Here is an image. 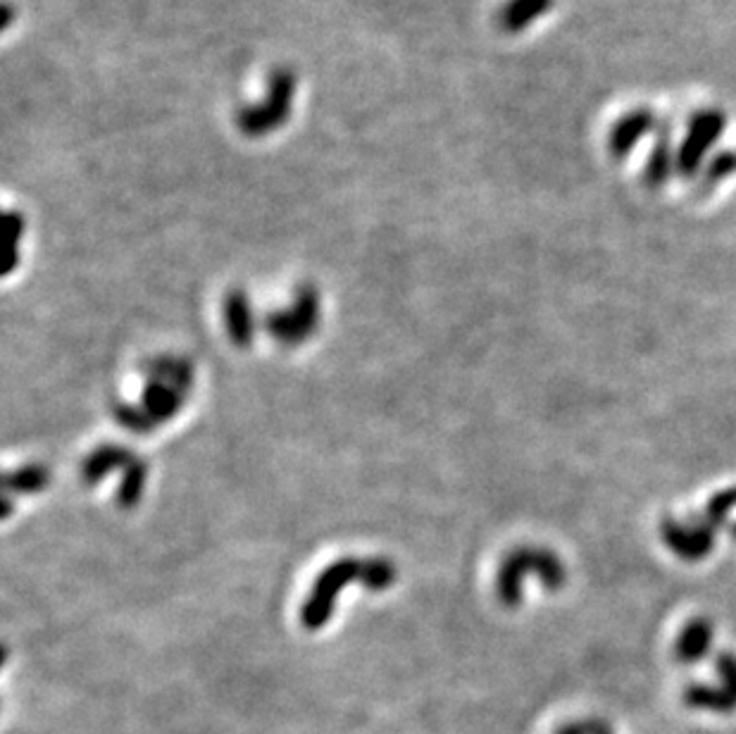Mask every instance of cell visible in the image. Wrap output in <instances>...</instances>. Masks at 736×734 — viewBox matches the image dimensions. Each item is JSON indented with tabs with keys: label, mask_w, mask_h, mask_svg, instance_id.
<instances>
[{
	"label": "cell",
	"mask_w": 736,
	"mask_h": 734,
	"mask_svg": "<svg viewBox=\"0 0 736 734\" xmlns=\"http://www.w3.org/2000/svg\"><path fill=\"white\" fill-rule=\"evenodd\" d=\"M351 580H363L372 589H382L394 582V568L386 561H343L329 568L320 577V584L310 596L308 606L303 608V625L310 627V630L324 625L329 620V613H332L336 594Z\"/></svg>",
	"instance_id": "obj_1"
},
{
	"label": "cell",
	"mask_w": 736,
	"mask_h": 734,
	"mask_svg": "<svg viewBox=\"0 0 736 734\" xmlns=\"http://www.w3.org/2000/svg\"><path fill=\"white\" fill-rule=\"evenodd\" d=\"M293 93H296V74L289 67H277L267 82V96L258 105H248L236 115V127L246 136H265L277 132L291 117Z\"/></svg>",
	"instance_id": "obj_2"
},
{
	"label": "cell",
	"mask_w": 736,
	"mask_h": 734,
	"mask_svg": "<svg viewBox=\"0 0 736 734\" xmlns=\"http://www.w3.org/2000/svg\"><path fill=\"white\" fill-rule=\"evenodd\" d=\"M725 129V120L720 113H701L691 120L689 134L682 143L677 153V165L684 174L696 172V167L701 165L703 155L710 151V146L717 141V136Z\"/></svg>",
	"instance_id": "obj_3"
},
{
	"label": "cell",
	"mask_w": 736,
	"mask_h": 734,
	"mask_svg": "<svg viewBox=\"0 0 736 734\" xmlns=\"http://www.w3.org/2000/svg\"><path fill=\"white\" fill-rule=\"evenodd\" d=\"M284 315H274L270 327L272 334L277 339L286 341V344H296V341L305 339V334L313 329V325L317 322V296L313 289H303L298 291L296 303L293 308Z\"/></svg>",
	"instance_id": "obj_4"
},
{
	"label": "cell",
	"mask_w": 736,
	"mask_h": 734,
	"mask_svg": "<svg viewBox=\"0 0 736 734\" xmlns=\"http://www.w3.org/2000/svg\"><path fill=\"white\" fill-rule=\"evenodd\" d=\"M551 8V0H508L501 12V27L508 34L525 31L529 24L539 20Z\"/></svg>",
	"instance_id": "obj_5"
},
{
	"label": "cell",
	"mask_w": 736,
	"mask_h": 734,
	"mask_svg": "<svg viewBox=\"0 0 736 734\" xmlns=\"http://www.w3.org/2000/svg\"><path fill=\"white\" fill-rule=\"evenodd\" d=\"M648 127H651V117L646 113L622 117V120L615 124L613 134H610V151L615 155H627L636 146V141L648 132Z\"/></svg>",
	"instance_id": "obj_6"
},
{
	"label": "cell",
	"mask_w": 736,
	"mask_h": 734,
	"mask_svg": "<svg viewBox=\"0 0 736 734\" xmlns=\"http://www.w3.org/2000/svg\"><path fill=\"white\" fill-rule=\"evenodd\" d=\"M224 310H227V325L236 344H248L253 337V317H251V303H248L246 294H243V291H234V294L227 298Z\"/></svg>",
	"instance_id": "obj_7"
},
{
	"label": "cell",
	"mask_w": 736,
	"mask_h": 734,
	"mask_svg": "<svg viewBox=\"0 0 736 734\" xmlns=\"http://www.w3.org/2000/svg\"><path fill=\"white\" fill-rule=\"evenodd\" d=\"M5 234H8V265H5V272H12V267L17 263V244L22 241L24 234V217L20 213H8L5 215Z\"/></svg>",
	"instance_id": "obj_8"
},
{
	"label": "cell",
	"mask_w": 736,
	"mask_h": 734,
	"mask_svg": "<svg viewBox=\"0 0 736 734\" xmlns=\"http://www.w3.org/2000/svg\"><path fill=\"white\" fill-rule=\"evenodd\" d=\"M667 172H670V151H667L665 146H658L656 151H653L651 160H648L646 177L651 179L653 184H660V182H665Z\"/></svg>",
	"instance_id": "obj_9"
},
{
	"label": "cell",
	"mask_w": 736,
	"mask_h": 734,
	"mask_svg": "<svg viewBox=\"0 0 736 734\" xmlns=\"http://www.w3.org/2000/svg\"><path fill=\"white\" fill-rule=\"evenodd\" d=\"M560 734H613L608 727L598 725V723H584V725H572L563 730Z\"/></svg>",
	"instance_id": "obj_10"
},
{
	"label": "cell",
	"mask_w": 736,
	"mask_h": 734,
	"mask_svg": "<svg viewBox=\"0 0 736 734\" xmlns=\"http://www.w3.org/2000/svg\"><path fill=\"white\" fill-rule=\"evenodd\" d=\"M12 17H15V8H12L10 3H5L3 5V20H0V27L8 29L10 24H12Z\"/></svg>",
	"instance_id": "obj_11"
}]
</instances>
